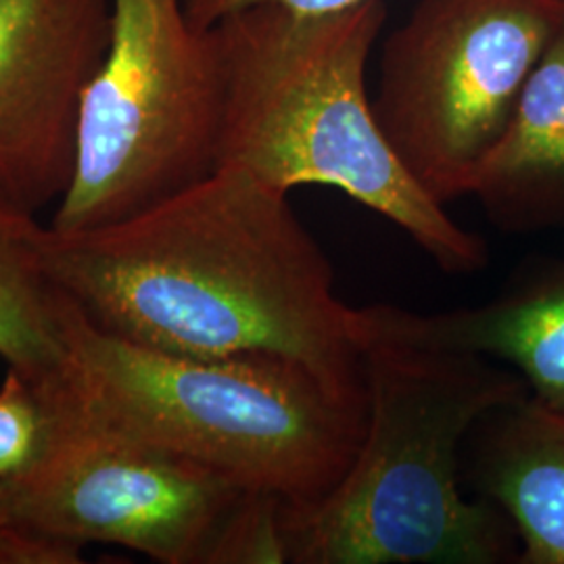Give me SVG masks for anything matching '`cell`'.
<instances>
[{
  "instance_id": "cell-1",
  "label": "cell",
  "mask_w": 564,
  "mask_h": 564,
  "mask_svg": "<svg viewBox=\"0 0 564 564\" xmlns=\"http://www.w3.org/2000/svg\"><path fill=\"white\" fill-rule=\"evenodd\" d=\"M48 270L84 318L191 358L270 354L364 384L356 307L289 193L237 167L120 223L48 224Z\"/></svg>"
},
{
  "instance_id": "cell-2",
  "label": "cell",
  "mask_w": 564,
  "mask_h": 564,
  "mask_svg": "<svg viewBox=\"0 0 564 564\" xmlns=\"http://www.w3.org/2000/svg\"><path fill=\"white\" fill-rule=\"evenodd\" d=\"M354 321L368 403L362 442L321 500L282 502L286 563H519L514 527L498 506L464 496L460 463L487 414L529 395L523 377Z\"/></svg>"
},
{
  "instance_id": "cell-3",
  "label": "cell",
  "mask_w": 564,
  "mask_h": 564,
  "mask_svg": "<svg viewBox=\"0 0 564 564\" xmlns=\"http://www.w3.org/2000/svg\"><path fill=\"white\" fill-rule=\"evenodd\" d=\"M384 21L383 0L324 13L265 2L218 21V167L282 193L337 188L402 228L445 274H475L489 260L484 237L424 193L375 118L366 69Z\"/></svg>"
},
{
  "instance_id": "cell-4",
  "label": "cell",
  "mask_w": 564,
  "mask_h": 564,
  "mask_svg": "<svg viewBox=\"0 0 564 564\" xmlns=\"http://www.w3.org/2000/svg\"><path fill=\"white\" fill-rule=\"evenodd\" d=\"M65 337L67 375L86 402L242 491L312 505L341 481L362 442L366 384L300 360L147 349L88 323L69 297Z\"/></svg>"
},
{
  "instance_id": "cell-5",
  "label": "cell",
  "mask_w": 564,
  "mask_h": 564,
  "mask_svg": "<svg viewBox=\"0 0 564 564\" xmlns=\"http://www.w3.org/2000/svg\"><path fill=\"white\" fill-rule=\"evenodd\" d=\"M224 69L184 0H111L109 42L82 97L72 181L51 226L120 223L218 170Z\"/></svg>"
},
{
  "instance_id": "cell-6",
  "label": "cell",
  "mask_w": 564,
  "mask_h": 564,
  "mask_svg": "<svg viewBox=\"0 0 564 564\" xmlns=\"http://www.w3.org/2000/svg\"><path fill=\"white\" fill-rule=\"evenodd\" d=\"M41 454L0 481V517L63 544L120 545L162 564H209L241 487L109 421L69 379L36 384Z\"/></svg>"
},
{
  "instance_id": "cell-7",
  "label": "cell",
  "mask_w": 564,
  "mask_h": 564,
  "mask_svg": "<svg viewBox=\"0 0 564 564\" xmlns=\"http://www.w3.org/2000/svg\"><path fill=\"white\" fill-rule=\"evenodd\" d=\"M561 0H416L384 41L372 111L435 202L468 197L505 137Z\"/></svg>"
},
{
  "instance_id": "cell-8",
  "label": "cell",
  "mask_w": 564,
  "mask_h": 564,
  "mask_svg": "<svg viewBox=\"0 0 564 564\" xmlns=\"http://www.w3.org/2000/svg\"><path fill=\"white\" fill-rule=\"evenodd\" d=\"M109 23L111 0H0V188L36 212L72 181Z\"/></svg>"
},
{
  "instance_id": "cell-9",
  "label": "cell",
  "mask_w": 564,
  "mask_h": 564,
  "mask_svg": "<svg viewBox=\"0 0 564 564\" xmlns=\"http://www.w3.org/2000/svg\"><path fill=\"white\" fill-rule=\"evenodd\" d=\"M356 318L403 341L506 360L538 402L564 414V262L477 307L419 314L375 303Z\"/></svg>"
},
{
  "instance_id": "cell-10",
  "label": "cell",
  "mask_w": 564,
  "mask_h": 564,
  "mask_svg": "<svg viewBox=\"0 0 564 564\" xmlns=\"http://www.w3.org/2000/svg\"><path fill=\"white\" fill-rule=\"evenodd\" d=\"M464 449L477 498L517 531L519 563L564 564V414L529 393L487 414Z\"/></svg>"
},
{
  "instance_id": "cell-11",
  "label": "cell",
  "mask_w": 564,
  "mask_h": 564,
  "mask_svg": "<svg viewBox=\"0 0 564 564\" xmlns=\"http://www.w3.org/2000/svg\"><path fill=\"white\" fill-rule=\"evenodd\" d=\"M470 197L505 232L564 228V0L505 137L481 165Z\"/></svg>"
},
{
  "instance_id": "cell-12",
  "label": "cell",
  "mask_w": 564,
  "mask_h": 564,
  "mask_svg": "<svg viewBox=\"0 0 564 564\" xmlns=\"http://www.w3.org/2000/svg\"><path fill=\"white\" fill-rule=\"evenodd\" d=\"M48 224L0 188V358L34 384L67 366V297L48 270Z\"/></svg>"
},
{
  "instance_id": "cell-13",
  "label": "cell",
  "mask_w": 564,
  "mask_h": 564,
  "mask_svg": "<svg viewBox=\"0 0 564 564\" xmlns=\"http://www.w3.org/2000/svg\"><path fill=\"white\" fill-rule=\"evenodd\" d=\"M48 410L41 389L9 368L0 383V481L18 477L41 454Z\"/></svg>"
},
{
  "instance_id": "cell-14",
  "label": "cell",
  "mask_w": 564,
  "mask_h": 564,
  "mask_svg": "<svg viewBox=\"0 0 564 564\" xmlns=\"http://www.w3.org/2000/svg\"><path fill=\"white\" fill-rule=\"evenodd\" d=\"M281 508L276 496L245 491L224 524L209 564L286 563Z\"/></svg>"
},
{
  "instance_id": "cell-15",
  "label": "cell",
  "mask_w": 564,
  "mask_h": 564,
  "mask_svg": "<svg viewBox=\"0 0 564 564\" xmlns=\"http://www.w3.org/2000/svg\"><path fill=\"white\" fill-rule=\"evenodd\" d=\"M82 547L46 540L0 517V564H82Z\"/></svg>"
},
{
  "instance_id": "cell-16",
  "label": "cell",
  "mask_w": 564,
  "mask_h": 564,
  "mask_svg": "<svg viewBox=\"0 0 564 564\" xmlns=\"http://www.w3.org/2000/svg\"><path fill=\"white\" fill-rule=\"evenodd\" d=\"M265 2L282 4L295 11L324 13V11H339L345 7L358 4L362 0H184V9L188 20L193 21L197 28L209 30L235 11H241L253 4H265Z\"/></svg>"
}]
</instances>
